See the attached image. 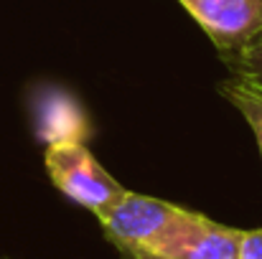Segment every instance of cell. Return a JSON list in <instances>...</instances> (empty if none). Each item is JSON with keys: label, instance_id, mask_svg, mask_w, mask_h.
I'll list each match as a JSON object with an SVG mask.
<instances>
[{"label": "cell", "instance_id": "cell-2", "mask_svg": "<svg viewBox=\"0 0 262 259\" xmlns=\"http://www.w3.org/2000/svg\"><path fill=\"white\" fill-rule=\"evenodd\" d=\"M239 237L242 229L224 226L199 211L183 208L150 247L122 259H237Z\"/></svg>", "mask_w": 262, "mask_h": 259}, {"label": "cell", "instance_id": "cell-5", "mask_svg": "<svg viewBox=\"0 0 262 259\" xmlns=\"http://www.w3.org/2000/svg\"><path fill=\"white\" fill-rule=\"evenodd\" d=\"M219 89H222L224 99L250 125V130L255 135V143H257V150L262 155V91L255 89V86H250L247 82H242V79H234V77L229 82H224Z\"/></svg>", "mask_w": 262, "mask_h": 259}, {"label": "cell", "instance_id": "cell-4", "mask_svg": "<svg viewBox=\"0 0 262 259\" xmlns=\"http://www.w3.org/2000/svg\"><path fill=\"white\" fill-rule=\"evenodd\" d=\"M224 54L262 28V0H178Z\"/></svg>", "mask_w": 262, "mask_h": 259}, {"label": "cell", "instance_id": "cell-3", "mask_svg": "<svg viewBox=\"0 0 262 259\" xmlns=\"http://www.w3.org/2000/svg\"><path fill=\"white\" fill-rule=\"evenodd\" d=\"M183 211L171 201L127 191L99 221L107 242L120 252V257L150 247Z\"/></svg>", "mask_w": 262, "mask_h": 259}, {"label": "cell", "instance_id": "cell-1", "mask_svg": "<svg viewBox=\"0 0 262 259\" xmlns=\"http://www.w3.org/2000/svg\"><path fill=\"white\" fill-rule=\"evenodd\" d=\"M43 166L54 188L87 208L94 219H102L127 193L82 140H51L43 153Z\"/></svg>", "mask_w": 262, "mask_h": 259}, {"label": "cell", "instance_id": "cell-6", "mask_svg": "<svg viewBox=\"0 0 262 259\" xmlns=\"http://www.w3.org/2000/svg\"><path fill=\"white\" fill-rule=\"evenodd\" d=\"M224 64L232 69L234 79H242L262 91V28L252 33L234 51H224Z\"/></svg>", "mask_w": 262, "mask_h": 259}, {"label": "cell", "instance_id": "cell-7", "mask_svg": "<svg viewBox=\"0 0 262 259\" xmlns=\"http://www.w3.org/2000/svg\"><path fill=\"white\" fill-rule=\"evenodd\" d=\"M237 259H262V226L260 229H242Z\"/></svg>", "mask_w": 262, "mask_h": 259}]
</instances>
